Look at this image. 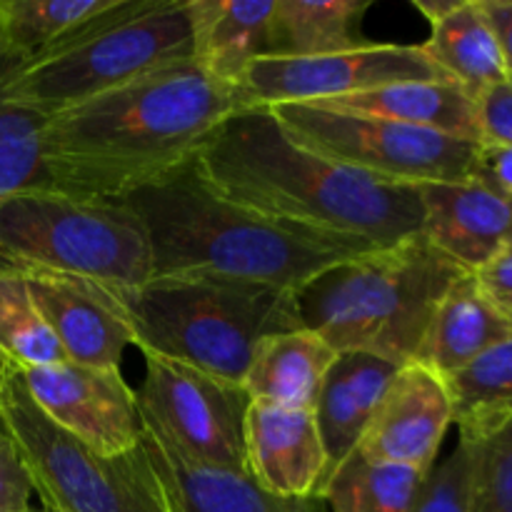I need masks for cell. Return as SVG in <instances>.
I'll return each instance as SVG.
<instances>
[{
  "label": "cell",
  "instance_id": "6da1fadb",
  "mask_svg": "<svg viewBox=\"0 0 512 512\" xmlns=\"http://www.w3.org/2000/svg\"><path fill=\"white\" fill-rule=\"evenodd\" d=\"M238 110V93L193 60L48 115L43 158L65 193L120 200L195 158Z\"/></svg>",
  "mask_w": 512,
  "mask_h": 512
},
{
  "label": "cell",
  "instance_id": "7a4b0ae2",
  "mask_svg": "<svg viewBox=\"0 0 512 512\" xmlns=\"http://www.w3.org/2000/svg\"><path fill=\"white\" fill-rule=\"evenodd\" d=\"M193 163L233 203L360 253L393 248L423 225L418 188L380 183L300 148L268 108L230 115Z\"/></svg>",
  "mask_w": 512,
  "mask_h": 512
},
{
  "label": "cell",
  "instance_id": "3957f363",
  "mask_svg": "<svg viewBox=\"0 0 512 512\" xmlns=\"http://www.w3.org/2000/svg\"><path fill=\"white\" fill-rule=\"evenodd\" d=\"M120 200L143 220L153 275H213L303 293L330 268L363 255L233 203L193 160Z\"/></svg>",
  "mask_w": 512,
  "mask_h": 512
},
{
  "label": "cell",
  "instance_id": "277c9868",
  "mask_svg": "<svg viewBox=\"0 0 512 512\" xmlns=\"http://www.w3.org/2000/svg\"><path fill=\"white\" fill-rule=\"evenodd\" d=\"M103 285V283H100ZM140 353L243 385L260 340L305 328L298 290L213 275H153L138 288L103 285Z\"/></svg>",
  "mask_w": 512,
  "mask_h": 512
},
{
  "label": "cell",
  "instance_id": "5b68a950",
  "mask_svg": "<svg viewBox=\"0 0 512 512\" xmlns=\"http://www.w3.org/2000/svg\"><path fill=\"white\" fill-rule=\"evenodd\" d=\"M423 235L335 265L300 293L305 328L335 353L413 363L440 300L465 275Z\"/></svg>",
  "mask_w": 512,
  "mask_h": 512
},
{
  "label": "cell",
  "instance_id": "8992f818",
  "mask_svg": "<svg viewBox=\"0 0 512 512\" xmlns=\"http://www.w3.org/2000/svg\"><path fill=\"white\" fill-rule=\"evenodd\" d=\"M0 273L138 288L153 278V258L143 220L123 200L23 190L0 195Z\"/></svg>",
  "mask_w": 512,
  "mask_h": 512
},
{
  "label": "cell",
  "instance_id": "52a82bcc",
  "mask_svg": "<svg viewBox=\"0 0 512 512\" xmlns=\"http://www.w3.org/2000/svg\"><path fill=\"white\" fill-rule=\"evenodd\" d=\"M0 425L45 512H183L145 440L123 455L98 453L55 425L10 365L0 390Z\"/></svg>",
  "mask_w": 512,
  "mask_h": 512
},
{
  "label": "cell",
  "instance_id": "ba28073f",
  "mask_svg": "<svg viewBox=\"0 0 512 512\" xmlns=\"http://www.w3.org/2000/svg\"><path fill=\"white\" fill-rule=\"evenodd\" d=\"M185 60H193L185 0H118L73 45L15 70L8 93L48 118Z\"/></svg>",
  "mask_w": 512,
  "mask_h": 512
},
{
  "label": "cell",
  "instance_id": "9c48e42d",
  "mask_svg": "<svg viewBox=\"0 0 512 512\" xmlns=\"http://www.w3.org/2000/svg\"><path fill=\"white\" fill-rule=\"evenodd\" d=\"M268 110L295 145L380 183L420 188L478 180L480 143L475 140L315 103H283Z\"/></svg>",
  "mask_w": 512,
  "mask_h": 512
},
{
  "label": "cell",
  "instance_id": "30bf717a",
  "mask_svg": "<svg viewBox=\"0 0 512 512\" xmlns=\"http://www.w3.org/2000/svg\"><path fill=\"white\" fill-rule=\"evenodd\" d=\"M143 358L145 378L135 398L145 435L185 463L248 473L245 415L250 398L243 385L160 355L145 353Z\"/></svg>",
  "mask_w": 512,
  "mask_h": 512
},
{
  "label": "cell",
  "instance_id": "8fae6325",
  "mask_svg": "<svg viewBox=\"0 0 512 512\" xmlns=\"http://www.w3.org/2000/svg\"><path fill=\"white\" fill-rule=\"evenodd\" d=\"M410 80H450L423 45L368 43L345 53L313 58L255 60L235 85L243 108L283 103H330L365 90Z\"/></svg>",
  "mask_w": 512,
  "mask_h": 512
},
{
  "label": "cell",
  "instance_id": "7c38bea8",
  "mask_svg": "<svg viewBox=\"0 0 512 512\" xmlns=\"http://www.w3.org/2000/svg\"><path fill=\"white\" fill-rule=\"evenodd\" d=\"M18 370V368H15ZM33 403L103 455H123L145 440L135 390L120 370L65 363L18 370Z\"/></svg>",
  "mask_w": 512,
  "mask_h": 512
},
{
  "label": "cell",
  "instance_id": "4fadbf2b",
  "mask_svg": "<svg viewBox=\"0 0 512 512\" xmlns=\"http://www.w3.org/2000/svg\"><path fill=\"white\" fill-rule=\"evenodd\" d=\"M450 425L453 400L445 380L423 365L408 363L395 373L355 453L375 463L430 473Z\"/></svg>",
  "mask_w": 512,
  "mask_h": 512
},
{
  "label": "cell",
  "instance_id": "5bb4252c",
  "mask_svg": "<svg viewBox=\"0 0 512 512\" xmlns=\"http://www.w3.org/2000/svg\"><path fill=\"white\" fill-rule=\"evenodd\" d=\"M245 470L258 488L278 498H323L328 458L315 410L275 408L250 400Z\"/></svg>",
  "mask_w": 512,
  "mask_h": 512
},
{
  "label": "cell",
  "instance_id": "9a60e30c",
  "mask_svg": "<svg viewBox=\"0 0 512 512\" xmlns=\"http://www.w3.org/2000/svg\"><path fill=\"white\" fill-rule=\"evenodd\" d=\"M23 278L45 323L58 338L65 360L88 368L120 370L133 335L108 303L103 285L58 273H23Z\"/></svg>",
  "mask_w": 512,
  "mask_h": 512
},
{
  "label": "cell",
  "instance_id": "2e32d148",
  "mask_svg": "<svg viewBox=\"0 0 512 512\" xmlns=\"http://www.w3.org/2000/svg\"><path fill=\"white\" fill-rule=\"evenodd\" d=\"M420 235L468 273L512 245V198L480 180L420 185Z\"/></svg>",
  "mask_w": 512,
  "mask_h": 512
},
{
  "label": "cell",
  "instance_id": "e0dca14e",
  "mask_svg": "<svg viewBox=\"0 0 512 512\" xmlns=\"http://www.w3.org/2000/svg\"><path fill=\"white\" fill-rule=\"evenodd\" d=\"M400 368L403 365L388 363L375 355H338L313 408L320 438H323L325 458H328L325 485L333 478L335 470L358 450L370 418L375 415L385 390L393 383Z\"/></svg>",
  "mask_w": 512,
  "mask_h": 512
},
{
  "label": "cell",
  "instance_id": "ac0fdd59",
  "mask_svg": "<svg viewBox=\"0 0 512 512\" xmlns=\"http://www.w3.org/2000/svg\"><path fill=\"white\" fill-rule=\"evenodd\" d=\"M315 105L483 143L478 100L455 80L393 83Z\"/></svg>",
  "mask_w": 512,
  "mask_h": 512
},
{
  "label": "cell",
  "instance_id": "d6986e66",
  "mask_svg": "<svg viewBox=\"0 0 512 512\" xmlns=\"http://www.w3.org/2000/svg\"><path fill=\"white\" fill-rule=\"evenodd\" d=\"M510 335L503 310L490 303L473 273H465L440 300L413 363L450 378Z\"/></svg>",
  "mask_w": 512,
  "mask_h": 512
},
{
  "label": "cell",
  "instance_id": "ffe728a7",
  "mask_svg": "<svg viewBox=\"0 0 512 512\" xmlns=\"http://www.w3.org/2000/svg\"><path fill=\"white\" fill-rule=\"evenodd\" d=\"M193 63L218 83L235 85L265 55L273 0H185Z\"/></svg>",
  "mask_w": 512,
  "mask_h": 512
},
{
  "label": "cell",
  "instance_id": "44dd1931",
  "mask_svg": "<svg viewBox=\"0 0 512 512\" xmlns=\"http://www.w3.org/2000/svg\"><path fill=\"white\" fill-rule=\"evenodd\" d=\"M338 353L315 330L300 328L260 340L243 388L253 403L313 410Z\"/></svg>",
  "mask_w": 512,
  "mask_h": 512
},
{
  "label": "cell",
  "instance_id": "7402d4cb",
  "mask_svg": "<svg viewBox=\"0 0 512 512\" xmlns=\"http://www.w3.org/2000/svg\"><path fill=\"white\" fill-rule=\"evenodd\" d=\"M373 0H273L268 20V58H313L373 43L360 33Z\"/></svg>",
  "mask_w": 512,
  "mask_h": 512
},
{
  "label": "cell",
  "instance_id": "603a6c76",
  "mask_svg": "<svg viewBox=\"0 0 512 512\" xmlns=\"http://www.w3.org/2000/svg\"><path fill=\"white\" fill-rule=\"evenodd\" d=\"M118 0H0V53L23 65L68 48Z\"/></svg>",
  "mask_w": 512,
  "mask_h": 512
},
{
  "label": "cell",
  "instance_id": "cb8c5ba5",
  "mask_svg": "<svg viewBox=\"0 0 512 512\" xmlns=\"http://www.w3.org/2000/svg\"><path fill=\"white\" fill-rule=\"evenodd\" d=\"M145 445L168 478L183 512H325V503L318 498H278L258 488L248 473L185 463L148 435Z\"/></svg>",
  "mask_w": 512,
  "mask_h": 512
},
{
  "label": "cell",
  "instance_id": "d4e9b609",
  "mask_svg": "<svg viewBox=\"0 0 512 512\" xmlns=\"http://www.w3.org/2000/svg\"><path fill=\"white\" fill-rule=\"evenodd\" d=\"M423 50L450 80L463 85L475 100L483 98L488 90L508 83L498 40L480 8V0H463L440 23L430 25V38Z\"/></svg>",
  "mask_w": 512,
  "mask_h": 512
},
{
  "label": "cell",
  "instance_id": "484cf974",
  "mask_svg": "<svg viewBox=\"0 0 512 512\" xmlns=\"http://www.w3.org/2000/svg\"><path fill=\"white\" fill-rule=\"evenodd\" d=\"M443 380L463 443H478L512 425V335Z\"/></svg>",
  "mask_w": 512,
  "mask_h": 512
},
{
  "label": "cell",
  "instance_id": "4316f807",
  "mask_svg": "<svg viewBox=\"0 0 512 512\" xmlns=\"http://www.w3.org/2000/svg\"><path fill=\"white\" fill-rule=\"evenodd\" d=\"M428 475L408 465L375 463L353 453L328 480L323 503L330 512H415Z\"/></svg>",
  "mask_w": 512,
  "mask_h": 512
},
{
  "label": "cell",
  "instance_id": "83f0119b",
  "mask_svg": "<svg viewBox=\"0 0 512 512\" xmlns=\"http://www.w3.org/2000/svg\"><path fill=\"white\" fill-rule=\"evenodd\" d=\"M20 65L0 53V195L60 190L43 158L45 115L15 103L8 93Z\"/></svg>",
  "mask_w": 512,
  "mask_h": 512
},
{
  "label": "cell",
  "instance_id": "f1b7e54d",
  "mask_svg": "<svg viewBox=\"0 0 512 512\" xmlns=\"http://www.w3.org/2000/svg\"><path fill=\"white\" fill-rule=\"evenodd\" d=\"M0 360L18 370L65 363L58 338L18 273H0Z\"/></svg>",
  "mask_w": 512,
  "mask_h": 512
},
{
  "label": "cell",
  "instance_id": "f546056e",
  "mask_svg": "<svg viewBox=\"0 0 512 512\" xmlns=\"http://www.w3.org/2000/svg\"><path fill=\"white\" fill-rule=\"evenodd\" d=\"M465 445L473 455L470 512H512V425Z\"/></svg>",
  "mask_w": 512,
  "mask_h": 512
},
{
  "label": "cell",
  "instance_id": "4dcf8cb0",
  "mask_svg": "<svg viewBox=\"0 0 512 512\" xmlns=\"http://www.w3.org/2000/svg\"><path fill=\"white\" fill-rule=\"evenodd\" d=\"M470 470V448L458 443L443 463H435L430 470L415 512H470Z\"/></svg>",
  "mask_w": 512,
  "mask_h": 512
},
{
  "label": "cell",
  "instance_id": "1f68e13d",
  "mask_svg": "<svg viewBox=\"0 0 512 512\" xmlns=\"http://www.w3.org/2000/svg\"><path fill=\"white\" fill-rule=\"evenodd\" d=\"M33 483L8 430L0 425V512H33Z\"/></svg>",
  "mask_w": 512,
  "mask_h": 512
},
{
  "label": "cell",
  "instance_id": "d6a6232c",
  "mask_svg": "<svg viewBox=\"0 0 512 512\" xmlns=\"http://www.w3.org/2000/svg\"><path fill=\"white\" fill-rule=\"evenodd\" d=\"M483 140L512 145V83L488 90L478 100Z\"/></svg>",
  "mask_w": 512,
  "mask_h": 512
},
{
  "label": "cell",
  "instance_id": "836d02e7",
  "mask_svg": "<svg viewBox=\"0 0 512 512\" xmlns=\"http://www.w3.org/2000/svg\"><path fill=\"white\" fill-rule=\"evenodd\" d=\"M475 283L480 285L490 303L495 308L512 310V245L500 250L495 258H490L483 268L475 270Z\"/></svg>",
  "mask_w": 512,
  "mask_h": 512
},
{
  "label": "cell",
  "instance_id": "e575fe53",
  "mask_svg": "<svg viewBox=\"0 0 512 512\" xmlns=\"http://www.w3.org/2000/svg\"><path fill=\"white\" fill-rule=\"evenodd\" d=\"M478 180L495 193L512 198V145L495 140L480 143Z\"/></svg>",
  "mask_w": 512,
  "mask_h": 512
},
{
  "label": "cell",
  "instance_id": "d590c367",
  "mask_svg": "<svg viewBox=\"0 0 512 512\" xmlns=\"http://www.w3.org/2000/svg\"><path fill=\"white\" fill-rule=\"evenodd\" d=\"M480 8L488 18V25L493 28L505 75H508V83H512V0H480Z\"/></svg>",
  "mask_w": 512,
  "mask_h": 512
},
{
  "label": "cell",
  "instance_id": "8d00e7d4",
  "mask_svg": "<svg viewBox=\"0 0 512 512\" xmlns=\"http://www.w3.org/2000/svg\"><path fill=\"white\" fill-rule=\"evenodd\" d=\"M460 3H463V0H413V8H418L430 25H435L440 23L445 15L453 13Z\"/></svg>",
  "mask_w": 512,
  "mask_h": 512
},
{
  "label": "cell",
  "instance_id": "74e56055",
  "mask_svg": "<svg viewBox=\"0 0 512 512\" xmlns=\"http://www.w3.org/2000/svg\"><path fill=\"white\" fill-rule=\"evenodd\" d=\"M3 380H5V363L0 360V390H3Z\"/></svg>",
  "mask_w": 512,
  "mask_h": 512
},
{
  "label": "cell",
  "instance_id": "f35d334b",
  "mask_svg": "<svg viewBox=\"0 0 512 512\" xmlns=\"http://www.w3.org/2000/svg\"><path fill=\"white\" fill-rule=\"evenodd\" d=\"M505 318H508L510 325H512V310H505Z\"/></svg>",
  "mask_w": 512,
  "mask_h": 512
},
{
  "label": "cell",
  "instance_id": "ab89813d",
  "mask_svg": "<svg viewBox=\"0 0 512 512\" xmlns=\"http://www.w3.org/2000/svg\"><path fill=\"white\" fill-rule=\"evenodd\" d=\"M33 512H45V510H33Z\"/></svg>",
  "mask_w": 512,
  "mask_h": 512
}]
</instances>
